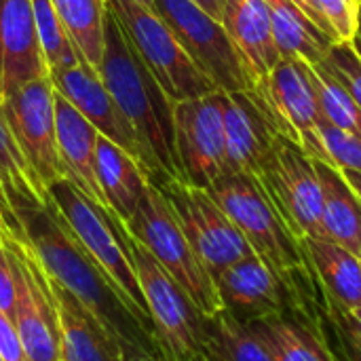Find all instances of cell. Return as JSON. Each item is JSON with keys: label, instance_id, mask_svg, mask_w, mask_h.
I'll use <instances>...</instances> for the list:
<instances>
[{"label": "cell", "instance_id": "14", "mask_svg": "<svg viewBox=\"0 0 361 361\" xmlns=\"http://www.w3.org/2000/svg\"><path fill=\"white\" fill-rule=\"evenodd\" d=\"M15 271V305L13 322L21 336L27 361H59L57 313L49 290L47 273L27 245H4Z\"/></svg>", "mask_w": 361, "mask_h": 361}, {"label": "cell", "instance_id": "22", "mask_svg": "<svg viewBox=\"0 0 361 361\" xmlns=\"http://www.w3.org/2000/svg\"><path fill=\"white\" fill-rule=\"evenodd\" d=\"M95 173L108 209L127 222L144 199L150 178L146 169L112 140L99 133L95 146Z\"/></svg>", "mask_w": 361, "mask_h": 361}, {"label": "cell", "instance_id": "26", "mask_svg": "<svg viewBox=\"0 0 361 361\" xmlns=\"http://www.w3.org/2000/svg\"><path fill=\"white\" fill-rule=\"evenodd\" d=\"M269 6L275 42L281 57H300L311 66L322 63L334 44L294 0H264Z\"/></svg>", "mask_w": 361, "mask_h": 361}, {"label": "cell", "instance_id": "23", "mask_svg": "<svg viewBox=\"0 0 361 361\" xmlns=\"http://www.w3.org/2000/svg\"><path fill=\"white\" fill-rule=\"evenodd\" d=\"M300 247L328 305L341 311L361 309V258L330 239H300Z\"/></svg>", "mask_w": 361, "mask_h": 361}, {"label": "cell", "instance_id": "38", "mask_svg": "<svg viewBox=\"0 0 361 361\" xmlns=\"http://www.w3.org/2000/svg\"><path fill=\"white\" fill-rule=\"evenodd\" d=\"M6 243H19V245H27L25 235L17 222V218L13 216L11 207L6 205V201L0 195V245Z\"/></svg>", "mask_w": 361, "mask_h": 361}, {"label": "cell", "instance_id": "29", "mask_svg": "<svg viewBox=\"0 0 361 361\" xmlns=\"http://www.w3.org/2000/svg\"><path fill=\"white\" fill-rule=\"evenodd\" d=\"M0 195L8 205V197L23 195L38 201H49L47 190L30 169L25 157L21 154L15 135L8 127L4 110L0 106Z\"/></svg>", "mask_w": 361, "mask_h": 361}, {"label": "cell", "instance_id": "24", "mask_svg": "<svg viewBox=\"0 0 361 361\" xmlns=\"http://www.w3.org/2000/svg\"><path fill=\"white\" fill-rule=\"evenodd\" d=\"M313 163L324 190V239L343 245L361 258V199L341 169L319 159H313Z\"/></svg>", "mask_w": 361, "mask_h": 361}, {"label": "cell", "instance_id": "16", "mask_svg": "<svg viewBox=\"0 0 361 361\" xmlns=\"http://www.w3.org/2000/svg\"><path fill=\"white\" fill-rule=\"evenodd\" d=\"M231 171L256 176L281 135L252 91H220Z\"/></svg>", "mask_w": 361, "mask_h": 361}, {"label": "cell", "instance_id": "21", "mask_svg": "<svg viewBox=\"0 0 361 361\" xmlns=\"http://www.w3.org/2000/svg\"><path fill=\"white\" fill-rule=\"evenodd\" d=\"M55 125H57V148H59V159L66 178L72 180L91 201L108 209L95 173V146H97L99 131L57 91H55Z\"/></svg>", "mask_w": 361, "mask_h": 361}, {"label": "cell", "instance_id": "36", "mask_svg": "<svg viewBox=\"0 0 361 361\" xmlns=\"http://www.w3.org/2000/svg\"><path fill=\"white\" fill-rule=\"evenodd\" d=\"M332 332H334V343H336V360L338 361H361V341L349 332V328L332 313H328Z\"/></svg>", "mask_w": 361, "mask_h": 361}, {"label": "cell", "instance_id": "47", "mask_svg": "<svg viewBox=\"0 0 361 361\" xmlns=\"http://www.w3.org/2000/svg\"><path fill=\"white\" fill-rule=\"evenodd\" d=\"M197 361H205V360H203V357H199V360H197Z\"/></svg>", "mask_w": 361, "mask_h": 361}, {"label": "cell", "instance_id": "19", "mask_svg": "<svg viewBox=\"0 0 361 361\" xmlns=\"http://www.w3.org/2000/svg\"><path fill=\"white\" fill-rule=\"evenodd\" d=\"M57 313L59 361H123L118 338L66 288L47 275Z\"/></svg>", "mask_w": 361, "mask_h": 361}, {"label": "cell", "instance_id": "2", "mask_svg": "<svg viewBox=\"0 0 361 361\" xmlns=\"http://www.w3.org/2000/svg\"><path fill=\"white\" fill-rule=\"evenodd\" d=\"M97 74L144 146L150 182L163 178L182 180L176 154L173 102L146 68L112 13L106 19L104 55Z\"/></svg>", "mask_w": 361, "mask_h": 361}, {"label": "cell", "instance_id": "9", "mask_svg": "<svg viewBox=\"0 0 361 361\" xmlns=\"http://www.w3.org/2000/svg\"><path fill=\"white\" fill-rule=\"evenodd\" d=\"M256 178L298 241L324 239L322 182L313 159L298 142L277 135Z\"/></svg>", "mask_w": 361, "mask_h": 361}, {"label": "cell", "instance_id": "10", "mask_svg": "<svg viewBox=\"0 0 361 361\" xmlns=\"http://www.w3.org/2000/svg\"><path fill=\"white\" fill-rule=\"evenodd\" d=\"M152 8L173 30L192 61L214 80L218 91H252L247 76L222 21L192 0H152Z\"/></svg>", "mask_w": 361, "mask_h": 361}, {"label": "cell", "instance_id": "39", "mask_svg": "<svg viewBox=\"0 0 361 361\" xmlns=\"http://www.w3.org/2000/svg\"><path fill=\"white\" fill-rule=\"evenodd\" d=\"M121 345V355H123V361H165L163 357H157V355H150L142 349H137L135 345H129L125 341H118Z\"/></svg>", "mask_w": 361, "mask_h": 361}, {"label": "cell", "instance_id": "44", "mask_svg": "<svg viewBox=\"0 0 361 361\" xmlns=\"http://www.w3.org/2000/svg\"><path fill=\"white\" fill-rule=\"evenodd\" d=\"M351 44L355 47V51L360 53V57H361V34H357V36H355V40H353Z\"/></svg>", "mask_w": 361, "mask_h": 361}, {"label": "cell", "instance_id": "40", "mask_svg": "<svg viewBox=\"0 0 361 361\" xmlns=\"http://www.w3.org/2000/svg\"><path fill=\"white\" fill-rule=\"evenodd\" d=\"M197 6H201L207 15H212L214 19L222 21V15H224V8H226V2L228 0H192Z\"/></svg>", "mask_w": 361, "mask_h": 361}, {"label": "cell", "instance_id": "33", "mask_svg": "<svg viewBox=\"0 0 361 361\" xmlns=\"http://www.w3.org/2000/svg\"><path fill=\"white\" fill-rule=\"evenodd\" d=\"M326 34L336 42H353L360 30L361 0H313Z\"/></svg>", "mask_w": 361, "mask_h": 361}, {"label": "cell", "instance_id": "28", "mask_svg": "<svg viewBox=\"0 0 361 361\" xmlns=\"http://www.w3.org/2000/svg\"><path fill=\"white\" fill-rule=\"evenodd\" d=\"M205 361H277L250 326L233 313L222 311L205 317Z\"/></svg>", "mask_w": 361, "mask_h": 361}, {"label": "cell", "instance_id": "13", "mask_svg": "<svg viewBox=\"0 0 361 361\" xmlns=\"http://www.w3.org/2000/svg\"><path fill=\"white\" fill-rule=\"evenodd\" d=\"M252 93L273 121L275 129L307 148L315 137V127L324 118L317 72L300 57H281L269 76Z\"/></svg>", "mask_w": 361, "mask_h": 361}, {"label": "cell", "instance_id": "43", "mask_svg": "<svg viewBox=\"0 0 361 361\" xmlns=\"http://www.w3.org/2000/svg\"><path fill=\"white\" fill-rule=\"evenodd\" d=\"M4 102V80H2V68H0V106Z\"/></svg>", "mask_w": 361, "mask_h": 361}, {"label": "cell", "instance_id": "3", "mask_svg": "<svg viewBox=\"0 0 361 361\" xmlns=\"http://www.w3.org/2000/svg\"><path fill=\"white\" fill-rule=\"evenodd\" d=\"M47 192H49V203L63 218V222L78 239V243L85 247V252L91 256V260L112 281V286L118 290V294L123 296L127 307L135 313V317L154 334V326L148 315L140 279L123 239L121 220L112 212L91 201L68 178L53 182Z\"/></svg>", "mask_w": 361, "mask_h": 361}, {"label": "cell", "instance_id": "30", "mask_svg": "<svg viewBox=\"0 0 361 361\" xmlns=\"http://www.w3.org/2000/svg\"><path fill=\"white\" fill-rule=\"evenodd\" d=\"M32 6H34L36 30H38L42 55H44L49 72L76 66L80 61V57H78V53L68 36V30H66L63 21L59 19L53 2L51 0H32Z\"/></svg>", "mask_w": 361, "mask_h": 361}, {"label": "cell", "instance_id": "41", "mask_svg": "<svg viewBox=\"0 0 361 361\" xmlns=\"http://www.w3.org/2000/svg\"><path fill=\"white\" fill-rule=\"evenodd\" d=\"M305 13H307V17L317 25V27H322L324 30V23H322V19H319V15H317V11H315V4H313V0H294ZM324 34H326V30H324ZM334 42V40H332Z\"/></svg>", "mask_w": 361, "mask_h": 361}, {"label": "cell", "instance_id": "15", "mask_svg": "<svg viewBox=\"0 0 361 361\" xmlns=\"http://www.w3.org/2000/svg\"><path fill=\"white\" fill-rule=\"evenodd\" d=\"M49 78L55 91L63 95L104 137L112 140L133 159H137L150 178V165L142 142L93 68H89L85 61H78L72 68L49 72Z\"/></svg>", "mask_w": 361, "mask_h": 361}, {"label": "cell", "instance_id": "7", "mask_svg": "<svg viewBox=\"0 0 361 361\" xmlns=\"http://www.w3.org/2000/svg\"><path fill=\"white\" fill-rule=\"evenodd\" d=\"M123 239L135 267L165 361H197L205 347V315L152 254L125 231V226Z\"/></svg>", "mask_w": 361, "mask_h": 361}, {"label": "cell", "instance_id": "17", "mask_svg": "<svg viewBox=\"0 0 361 361\" xmlns=\"http://www.w3.org/2000/svg\"><path fill=\"white\" fill-rule=\"evenodd\" d=\"M216 286L224 302V311L233 313L241 322H252L288 311V286L256 254L228 267L216 279Z\"/></svg>", "mask_w": 361, "mask_h": 361}, {"label": "cell", "instance_id": "11", "mask_svg": "<svg viewBox=\"0 0 361 361\" xmlns=\"http://www.w3.org/2000/svg\"><path fill=\"white\" fill-rule=\"evenodd\" d=\"M2 110L30 169L49 190L53 182L66 178L57 148L55 87L51 78L30 80L6 93Z\"/></svg>", "mask_w": 361, "mask_h": 361}, {"label": "cell", "instance_id": "12", "mask_svg": "<svg viewBox=\"0 0 361 361\" xmlns=\"http://www.w3.org/2000/svg\"><path fill=\"white\" fill-rule=\"evenodd\" d=\"M173 133L186 184L207 190L218 178L231 171L220 91L173 104Z\"/></svg>", "mask_w": 361, "mask_h": 361}, {"label": "cell", "instance_id": "32", "mask_svg": "<svg viewBox=\"0 0 361 361\" xmlns=\"http://www.w3.org/2000/svg\"><path fill=\"white\" fill-rule=\"evenodd\" d=\"M313 68L317 72V91L324 118L361 137V108L357 102L322 63H315Z\"/></svg>", "mask_w": 361, "mask_h": 361}, {"label": "cell", "instance_id": "18", "mask_svg": "<svg viewBox=\"0 0 361 361\" xmlns=\"http://www.w3.org/2000/svg\"><path fill=\"white\" fill-rule=\"evenodd\" d=\"M0 68L4 95L49 76L32 0H0Z\"/></svg>", "mask_w": 361, "mask_h": 361}, {"label": "cell", "instance_id": "8", "mask_svg": "<svg viewBox=\"0 0 361 361\" xmlns=\"http://www.w3.org/2000/svg\"><path fill=\"white\" fill-rule=\"evenodd\" d=\"M152 184L169 201L192 252L214 281L228 267L254 256L247 239L207 190L176 178H163Z\"/></svg>", "mask_w": 361, "mask_h": 361}, {"label": "cell", "instance_id": "46", "mask_svg": "<svg viewBox=\"0 0 361 361\" xmlns=\"http://www.w3.org/2000/svg\"><path fill=\"white\" fill-rule=\"evenodd\" d=\"M357 34H361V13H360V30H357Z\"/></svg>", "mask_w": 361, "mask_h": 361}, {"label": "cell", "instance_id": "34", "mask_svg": "<svg viewBox=\"0 0 361 361\" xmlns=\"http://www.w3.org/2000/svg\"><path fill=\"white\" fill-rule=\"evenodd\" d=\"M322 66L347 89L361 108V57L351 42H336L330 47Z\"/></svg>", "mask_w": 361, "mask_h": 361}, {"label": "cell", "instance_id": "4", "mask_svg": "<svg viewBox=\"0 0 361 361\" xmlns=\"http://www.w3.org/2000/svg\"><path fill=\"white\" fill-rule=\"evenodd\" d=\"M207 192L247 239L254 254L260 256L288 288L296 273L309 271L300 241L288 228L256 176L228 171L218 178Z\"/></svg>", "mask_w": 361, "mask_h": 361}, {"label": "cell", "instance_id": "48", "mask_svg": "<svg viewBox=\"0 0 361 361\" xmlns=\"http://www.w3.org/2000/svg\"><path fill=\"white\" fill-rule=\"evenodd\" d=\"M0 361H4V360H2V355H0Z\"/></svg>", "mask_w": 361, "mask_h": 361}, {"label": "cell", "instance_id": "6", "mask_svg": "<svg viewBox=\"0 0 361 361\" xmlns=\"http://www.w3.org/2000/svg\"><path fill=\"white\" fill-rule=\"evenodd\" d=\"M108 8L173 104L218 91L154 8L135 0H108Z\"/></svg>", "mask_w": 361, "mask_h": 361}, {"label": "cell", "instance_id": "1", "mask_svg": "<svg viewBox=\"0 0 361 361\" xmlns=\"http://www.w3.org/2000/svg\"><path fill=\"white\" fill-rule=\"evenodd\" d=\"M8 207L25 235L30 252L53 281L82 302L118 341L163 357L157 336L127 307L118 290L91 260L49 201L13 195L8 197Z\"/></svg>", "mask_w": 361, "mask_h": 361}, {"label": "cell", "instance_id": "27", "mask_svg": "<svg viewBox=\"0 0 361 361\" xmlns=\"http://www.w3.org/2000/svg\"><path fill=\"white\" fill-rule=\"evenodd\" d=\"M59 19L63 21L68 36L89 68L99 72L106 38L108 0H51Z\"/></svg>", "mask_w": 361, "mask_h": 361}, {"label": "cell", "instance_id": "45", "mask_svg": "<svg viewBox=\"0 0 361 361\" xmlns=\"http://www.w3.org/2000/svg\"><path fill=\"white\" fill-rule=\"evenodd\" d=\"M135 2H140V4H144V6H150V8H152V0H135Z\"/></svg>", "mask_w": 361, "mask_h": 361}, {"label": "cell", "instance_id": "35", "mask_svg": "<svg viewBox=\"0 0 361 361\" xmlns=\"http://www.w3.org/2000/svg\"><path fill=\"white\" fill-rule=\"evenodd\" d=\"M0 355L4 361H27L21 336L8 313L0 309Z\"/></svg>", "mask_w": 361, "mask_h": 361}, {"label": "cell", "instance_id": "5", "mask_svg": "<svg viewBox=\"0 0 361 361\" xmlns=\"http://www.w3.org/2000/svg\"><path fill=\"white\" fill-rule=\"evenodd\" d=\"M123 226L178 281L205 317H214L224 311L214 277L199 262L169 201L152 182L148 184L135 214L123 222Z\"/></svg>", "mask_w": 361, "mask_h": 361}, {"label": "cell", "instance_id": "42", "mask_svg": "<svg viewBox=\"0 0 361 361\" xmlns=\"http://www.w3.org/2000/svg\"><path fill=\"white\" fill-rule=\"evenodd\" d=\"M341 171H343L345 180L351 184V188L357 192V197L361 199V171H353V169H341Z\"/></svg>", "mask_w": 361, "mask_h": 361}, {"label": "cell", "instance_id": "25", "mask_svg": "<svg viewBox=\"0 0 361 361\" xmlns=\"http://www.w3.org/2000/svg\"><path fill=\"white\" fill-rule=\"evenodd\" d=\"M245 324L262 338L277 361H338L319 330H313L288 311Z\"/></svg>", "mask_w": 361, "mask_h": 361}, {"label": "cell", "instance_id": "20", "mask_svg": "<svg viewBox=\"0 0 361 361\" xmlns=\"http://www.w3.org/2000/svg\"><path fill=\"white\" fill-rule=\"evenodd\" d=\"M222 25L247 72L252 85L262 82L281 53L275 42V32L264 0H228Z\"/></svg>", "mask_w": 361, "mask_h": 361}, {"label": "cell", "instance_id": "37", "mask_svg": "<svg viewBox=\"0 0 361 361\" xmlns=\"http://www.w3.org/2000/svg\"><path fill=\"white\" fill-rule=\"evenodd\" d=\"M15 305V271L11 254L4 245H0V309L4 313H13Z\"/></svg>", "mask_w": 361, "mask_h": 361}, {"label": "cell", "instance_id": "31", "mask_svg": "<svg viewBox=\"0 0 361 361\" xmlns=\"http://www.w3.org/2000/svg\"><path fill=\"white\" fill-rule=\"evenodd\" d=\"M309 157L326 161L336 169L361 171V137L322 118L315 127L313 142L305 148Z\"/></svg>", "mask_w": 361, "mask_h": 361}]
</instances>
